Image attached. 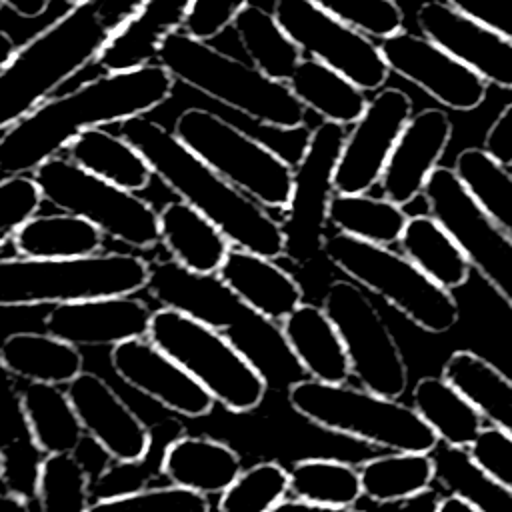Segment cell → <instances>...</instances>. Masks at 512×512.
<instances>
[{"mask_svg": "<svg viewBox=\"0 0 512 512\" xmlns=\"http://www.w3.org/2000/svg\"><path fill=\"white\" fill-rule=\"evenodd\" d=\"M174 76L160 64L106 72L76 90L50 96L0 136V174H32L60 154L82 130L146 116L174 90Z\"/></svg>", "mask_w": 512, "mask_h": 512, "instance_id": "obj_1", "label": "cell"}, {"mask_svg": "<svg viewBox=\"0 0 512 512\" xmlns=\"http://www.w3.org/2000/svg\"><path fill=\"white\" fill-rule=\"evenodd\" d=\"M118 126L120 134L146 156L154 176L214 222L232 246L268 258L286 254L288 234L268 208L210 168L172 130L148 116H134Z\"/></svg>", "mask_w": 512, "mask_h": 512, "instance_id": "obj_2", "label": "cell"}, {"mask_svg": "<svg viewBox=\"0 0 512 512\" xmlns=\"http://www.w3.org/2000/svg\"><path fill=\"white\" fill-rule=\"evenodd\" d=\"M144 0H82L28 38L0 68V130L98 58L110 36Z\"/></svg>", "mask_w": 512, "mask_h": 512, "instance_id": "obj_3", "label": "cell"}, {"mask_svg": "<svg viewBox=\"0 0 512 512\" xmlns=\"http://www.w3.org/2000/svg\"><path fill=\"white\" fill-rule=\"evenodd\" d=\"M156 62L174 80L258 124L276 130H296L306 122V108L294 96L288 82L274 80L254 64L232 58L184 30L172 32L162 42Z\"/></svg>", "mask_w": 512, "mask_h": 512, "instance_id": "obj_4", "label": "cell"}, {"mask_svg": "<svg viewBox=\"0 0 512 512\" xmlns=\"http://www.w3.org/2000/svg\"><path fill=\"white\" fill-rule=\"evenodd\" d=\"M148 338L228 412H252L266 398L268 380L262 370L206 320L174 306L158 308Z\"/></svg>", "mask_w": 512, "mask_h": 512, "instance_id": "obj_5", "label": "cell"}, {"mask_svg": "<svg viewBox=\"0 0 512 512\" xmlns=\"http://www.w3.org/2000/svg\"><path fill=\"white\" fill-rule=\"evenodd\" d=\"M288 402L308 422L392 452H434L436 432L414 406L366 388L312 378L288 386Z\"/></svg>", "mask_w": 512, "mask_h": 512, "instance_id": "obj_6", "label": "cell"}, {"mask_svg": "<svg viewBox=\"0 0 512 512\" xmlns=\"http://www.w3.org/2000/svg\"><path fill=\"white\" fill-rule=\"evenodd\" d=\"M150 282V264L130 252L82 258H2L0 308L66 304L98 296L136 294Z\"/></svg>", "mask_w": 512, "mask_h": 512, "instance_id": "obj_7", "label": "cell"}, {"mask_svg": "<svg viewBox=\"0 0 512 512\" xmlns=\"http://www.w3.org/2000/svg\"><path fill=\"white\" fill-rule=\"evenodd\" d=\"M320 248L352 282L378 294L418 328L442 334L458 322L460 308L452 290L434 282L404 254L342 232L324 236Z\"/></svg>", "mask_w": 512, "mask_h": 512, "instance_id": "obj_8", "label": "cell"}, {"mask_svg": "<svg viewBox=\"0 0 512 512\" xmlns=\"http://www.w3.org/2000/svg\"><path fill=\"white\" fill-rule=\"evenodd\" d=\"M172 132L198 158L268 210H288L294 198V166L272 146L216 112L182 110Z\"/></svg>", "mask_w": 512, "mask_h": 512, "instance_id": "obj_9", "label": "cell"}, {"mask_svg": "<svg viewBox=\"0 0 512 512\" xmlns=\"http://www.w3.org/2000/svg\"><path fill=\"white\" fill-rule=\"evenodd\" d=\"M32 178L42 200L92 222L104 236L140 250L160 242L158 212L150 202L84 170L68 156L48 158L32 172Z\"/></svg>", "mask_w": 512, "mask_h": 512, "instance_id": "obj_10", "label": "cell"}, {"mask_svg": "<svg viewBox=\"0 0 512 512\" xmlns=\"http://www.w3.org/2000/svg\"><path fill=\"white\" fill-rule=\"evenodd\" d=\"M322 308L342 336L352 376L370 392L400 398L408 386L404 354L362 286L350 280L332 282Z\"/></svg>", "mask_w": 512, "mask_h": 512, "instance_id": "obj_11", "label": "cell"}, {"mask_svg": "<svg viewBox=\"0 0 512 512\" xmlns=\"http://www.w3.org/2000/svg\"><path fill=\"white\" fill-rule=\"evenodd\" d=\"M422 196L430 214L456 238L470 266L512 308V238L484 212L454 168H434Z\"/></svg>", "mask_w": 512, "mask_h": 512, "instance_id": "obj_12", "label": "cell"}, {"mask_svg": "<svg viewBox=\"0 0 512 512\" xmlns=\"http://www.w3.org/2000/svg\"><path fill=\"white\" fill-rule=\"evenodd\" d=\"M272 14L294 44L366 92L384 88L388 64L372 38L344 24L314 0H276Z\"/></svg>", "mask_w": 512, "mask_h": 512, "instance_id": "obj_13", "label": "cell"}, {"mask_svg": "<svg viewBox=\"0 0 512 512\" xmlns=\"http://www.w3.org/2000/svg\"><path fill=\"white\" fill-rule=\"evenodd\" d=\"M412 100L400 88H380L346 132L332 170V190L362 194L380 182L390 152L412 118Z\"/></svg>", "mask_w": 512, "mask_h": 512, "instance_id": "obj_14", "label": "cell"}, {"mask_svg": "<svg viewBox=\"0 0 512 512\" xmlns=\"http://www.w3.org/2000/svg\"><path fill=\"white\" fill-rule=\"evenodd\" d=\"M388 70L422 88L450 110L478 108L488 92V82L456 60L424 34L400 30L378 42Z\"/></svg>", "mask_w": 512, "mask_h": 512, "instance_id": "obj_15", "label": "cell"}, {"mask_svg": "<svg viewBox=\"0 0 512 512\" xmlns=\"http://www.w3.org/2000/svg\"><path fill=\"white\" fill-rule=\"evenodd\" d=\"M110 364L130 388L174 414L200 418L214 408V398L148 336L112 346Z\"/></svg>", "mask_w": 512, "mask_h": 512, "instance_id": "obj_16", "label": "cell"}, {"mask_svg": "<svg viewBox=\"0 0 512 512\" xmlns=\"http://www.w3.org/2000/svg\"><path fill=\"white\" fill-rule=\"evenodd\" d=\"M422 34L466 64L488 84L512 88V40L472 20L444 0H428L416 12Z\"/></svg>", "mask_w": 512, "mask_h": 512, "instance_id": "obj_17", "label": "cell"}, {"mask_svg": "<svg viewBox=\"0 0 512 512\" xmlns=\"http://www.w3.org/2000/svg\"><path fill=\"white\" fill-rule=\"evenodd\" d=\"M66 394L78 414L84 434L116 462L138 460L150 446V426H146L114 388L94 372H80Z\"/></svg>", "mask_w": 512, "mask_h": 512, "instance_id": "obj_18", "label": "cell"}, {"mask_svg": "<svg viewBox=\"0 0 512 512\" xmlns=\"http://www.w3.org/2000/svg\"><path fill=\"white\" fill-rule=\"evenodd\" d=\"M152 314L138 296H98L56 304L44 318V330L74 346H116L148 336Z\"/></svg>", "mask_w": 512, "mask_h": 512, "instance_id": "obj_19", "label": "cell"}, {"mask_svg": "<svg viewBox=\"0 0 512 512\" xmlns=\"http://www.w3.org/2000/svg\"><path fill=\"white\" fill-rule=\"evenodd\" d=\"M452 122L440 108H424L406 122L380 178L384 198L406 206L422 194L428 176L438 168L448 142Z\"/></svg>", "mask_w": 512, "mask_h": 512, "instance_id": "obj_20", "label": "cell"}, {"mask_svg": "<svg viewBox=\"0 0 512 512\" xmlns=\"http://www.w3.org/2000/svg\"><path fill=\"white\" fill-rule=\"evenodd\" d=\"M274 260L276 258L232 246L216 276L218 282L258 318L280 324L302 304L304 292L298 280Z\"/></svg>", "mask_w": 512, "mask_h": 512, "instance_id": "obj_21", "label": "cell"}, {"mask_svg": "<svg viewBox=\"0 0 512 512\" xmlns=\"http://www.w3.org/2000/svg\"><path fill=\"white\" fill-rule=\"evenodd\" d=\"M192 0H144L110 36L96 64L104 72L136 70L158 60L162 42L184 28Z\"/></svg>", "mask_w": 512, "mask_h": 512, "instance_id": "obj_22", "label": "cell"}, {"mask_svg": "<svg viewBox=\"0 0 512 512\" xmlns=\"http://www.w3.org/2000/svg\"><path fill=\"white\" fill-rule=\"evenodd\" d=\"M280 336L308 378L344 384L352 376L342 336L322 306L302 302L280 322Z\"/></svg>", "mask_w": 512, "mask_h": 512, "instance_id": "obj_23", "label": "cell"}, {"mask_svg": "<svg viewBox=\"0 0 512 512\" xmlns=\"http://www.w3.org/2000/svg\"><path fill=\"white\" fill-rule=\"evenodd\" d=\"M158 228L174 262L194 276H214L232 248L224 232L184 200L162 206Z\"/></svg>", "mask_w": 512, "mask_h": 512, "instance_id": "obj_24", "label": "cell"}, {"mask_svg": "<svg viewBox=\"0 0 512 512\" xmlns=\"http://www.w3.org/2000/svg\"><path fill=\"white\" fill-rule=\"evenodd\" d=\"M240 472V454L210 436L180 434L166 448L162 462V476L170 484L206 496L222 494Z\"/></svg>", "mask_w": 512, "mask_h": 512, "instance_id": "obj_25", "label": "cell"}, {"mask_svg": "<svg viewBox=\"0 0 512 512\" xmlns=\"http://www.w3.org/2000/svg\"><path fill=\"white\" fill-rule=\"evenodd\" d=\"M64 152L74 164L130 192L148 188L154 176L146 156L128 138L112 134L104 126L82 130Z\"/></svg>", "mask_w": 512, "mask_h": 512, "instance_id": "obj_26", "label": "cell"}, {"mask_svg": "<svg viewBox=\"0 0 512 512\" xmlns=\"http://www.w3.org/2000/svg\"><path fill=\"white\" fill-rule=\"evenodd\" d=\"M0 362L16 378L42 384H70L84 366L78 346L50 332H14L0 344Z\"/></svg>", "mask_w": 512, "mask_h": 512, "instance_id": "obj_27", "label": "cell"}, {"mask_svg": "<svg viewBox=\"0 0 512 512\" xmlns=\"http://www.w3.org/2000/svg\"><path fill=\"white\" fill-rule=\"evenodd\" d=\"M412 404L448 448H470L484 428L480 410L444 376L420 378L412 392Z\"/></svg>", "mask_w": 512, "mask_h": 512, "instance_id": "obj_28", "label": "cell"}, {"mask_svg": "<svg viewBox=\"0 0 512 512\" xmlns=\"http://www.w3.org/2000/svg\"><path fill=\"white\" fill-rule=\"evenodd\" d=\"M288 86L300 104L316 112L324 122L354 124L368 104L366 90L310 56L300 60L288 78Z\"/></svg>", "mask_w": 512, "mask_h": 512, "instance_id": "obj_29", "label": "cell"}, {"mask_svg": "<svg viewBox=\"0 0 512 512\" xmlns=\"http://www.w3.org/2000/svg\"><path fill=\"white\" fill-rule=\"evenodd\" d=\"M12 244L24 258H82L102 252L104 232L68 212L34 214L16 230Z\"/></svg>", "mask_w": 512, "mask_h": 512, "instance_id": "obj_30", "label": "cell"}, {"mask_svg": "<svg viewBox=\"0 0 512 512\" xmlns=\"http://www.w3.org/2000/svg\"><path fill=\"white\" fill-rule=\"evenodd\" d=\"M398 244L408 260L446 290L468 282L472 266L464 250L432 214L410 216Z\"/></svg>", "mask_w": 512, "mask_h": 512, "instance_id": "obj_31", "label": "cell"}, {"mask_svg": "<svg viewBox=\"0 0 512 512\" xmlns=\"http://www.w3.org/2000/svg\"><path fill=\"white\" fill-rule=\"evenodd\" d=\"M20 400L30 436L44 456L76 452L84 430L66 390L56 384L28 382L20 390Z\"/></svg>", "mask_w": 512, "mask_h": 512, "instance_id": "obj_32", "label": "cell"}, {"mask_svg": "<svg viewBox=\"0 0 512 512\" xmlns=\"http://www.w3.org/2000/svg\"><path fill=\"white\" fill-rule=\"evenodd\" d=\"M442 376L466 394L492 426L512 436V380L492 362L472 350L448 356Z\"/></svg>", "mask_w": 512, "mask_h": 512, "instance_id": "obj_33", "label": "cell"}, {"mask_svg": "<svg viewBox=\"0 0 512 512\" xmlns=\"http://www.w3.org/2000/svg\"><path fill=\"white\" fill-rule=\"evenodd\" d=\"M408 218L410 216L400 204L388 198L368 196L366 192H332L324 212V220L330 222L338 232L380 246L398 242Z\"/></svg>", "mask_w": 512, "mask_h": 512, "instance_id": "obj_34", "label": "cell"}, {"mask_svg": "<svg viewBox=\"0 0 512 512\" xmlns=\"http://www.w3.org/2000/svg\"><path fill=\"white\" fill-rule=\"evenodd\" d=\"M232 28L250 64L274 80L288 82L304 58L302 50L284 32L276 16L256 4H246L236 14Z\"/></svg>", "mask_w": 512, "mask_h": 512, "instance_id": "obj_35", "label": "cell"}, {"mask_svg": "<svg viewBox=\"0 0 512 512\" xmlns=\"http://www.w3.org/2000/svg\"><path fill=\"white\" fill-rule=\"evenodd\" d=\"M432 452H390L360 466L362 496L376 504H394L430 490L438 466Z\"/></svg>", "mask_w": 512, "mask_h": 512, "instance_id": "obj_36", "label": "cell"}, {"mask_svg": "<svg viewBox=\"0 0 512 512\" xmlns=\"http://www.w3.org/2000/svg\"><path fill=\"white\" fill-rule=\"evenodd\" d=\"M10 432V448L2 456L4 462V480L10 482V490L28 494L34 492L36 472L40 466L42 454L28 430L20 390L14 388L12 374L0 362V450L8 442Z\"/></svg>", "mask_w": 512, "mask_h": 512, "instance_id": "obj_37", "label": "cell"}, {"mask_svg": "<svg viewBox=\"0 0 512 512\" xmlns=\"http://www.w3.org/2000/svg\"><path fill=\"white\" fill-rule=\"evenodd\" d=\"M454 172L484 208V212L512 238V174L484 148H464Z\"/></svg>", "mask_w": 512, "mask_h": 512, "instance_id": "obj_38", "label": "cell"}, {"mask_svg": "<svg viewBox=\"0 0 512 512\" xmlns=\"http://www.w3.org/2000/svg\"><path fill=\"white\" fill-rule=\"evenodd\" d=\"M184 434L182 424L176 420H162L150 426V446L146 454L138 460L128 462H112L100 470V474L92 480L90 494L92 502L102 498H112L136 490L150 488L156 478L162 476V462L166 448L174 438Z\"/></svg>", "mask_w": 512, "mask_h": 512, "instance_id": "obj_39", "label": "cell"}, {"mask_svg": "<svg viewBox=\"0 0 512 512\" xmlns=\"http://www.w3.org/2000/svg\"><path fill=\"white\" fill-rule=\"evenodd\" d=\"M288 478L290 494L314 504L354 506L362 496L360 472L334 458H302L292 464Z\"/></svg>", "mask_w": 512, "mask_h": 512, "instance_id": "obj_40", "label": "cell"}, {"mask_svg": "<svg viewBox=\"0 0 512 512\" xmlns=\"http://www.w3.org/2000/svg\"><path fill=\"white\" fill-rule=\"evenodd\" d=\"M92 476L74 452L46 454L40 460L34 494L40 512H88Z\"/></svg>", "mask_w": 512, "mask_h": 512, "instance_id": "obj_41", "label": "cell"}, {"mask_svg": "<svg viewBox=\"0 0 512 512\" xmlns=\"http://www.w3.org/2000/svg\"><path fill=\"white\" fill-rule=\"evenodd\" d=\"M288 492V470L272 460L258 462L242 470L220 494L218 512H272Z\"/></svg>", "mask_w": 512, "mask_h": 512, "instance_id": "obj_42", "label": "cell"}, {"mask_svg": "<svg viewBox=\"0 0 512 512\" xmlns=\"http://www.w3.org/2000/svg\"><path fill=\"white\" fill-rule=\"evenodd\" d=\"M88 512H210L206 494L174 484L94 500Z\"/></svg>", "mask_w": 512, "mask_h": 512, "instance_id": "obj_43", "label": "cell"}, {"mask_svg": "<svg viewBox=\"0 0 512 512\" xmlns=\"http://www.w3.org/2000/svg\"><path fill=\"white\" fill-rule=\"evenodd\" d=\"M320 8L366 34L384 40L402 30L404 12L396 0H314Z\"/></svg>", "mask_w": 512, "mask_h": 512, "instance_id": "obj_44", "label": "cell"}, {"mask_svg": "<svg viewBox=\"0 0 512 512\" xmlns=\"http://www.w3.org/2000/svg\"><path fill=\"white\" fill-rule=\"evenodd\" d=\"M472 468L512 494V436L496 426L482 428L468 448Z\"/></svg>", "mask_w": 512, "mask_h": 512, "instance_id": "obj_45", "label": "cell"}, {"mask_svg": "<svg viewBox=\"0 0 512 512\" xmlns=\"http://www.w3.org/2000/svg\"><path fill=\"white\" fill-rule=\"evenodd\" d=\"M42 204V194L32 174L0 178V246L32 218Z\"/></svg>", "mask_w": 512, "mask_h": 512, "instance_id": "obj_46", "label": "cell"}, {"mask_svg": "<svg viewBox=\"0 0 512 512\" xmlns=\"http://www.w3.org/2000/svg\"><path fill=\"white\" fill-rule=\"evenodd\" d=\"M250 4V0H192L184 22V32L210 42L232 26L236 14Z\"/></svg>", "mask_w": 512, "mask_h": 512, "instance_id": "obj_47", "label": "cell"}, {"mask_svg": "<svg viewBox=\"0 0 512 512\" xmlns=\"http://www.w3.org/2000/svg\"><path fill=\"white\" fill-rule=\"evenodd\" d=\"M472 20L512 40V0H444Z\"/></svg>", "mask_w": 512, "mask_h": 512, "instance_id": "obj_48", "label": "cell"}, {"mask_svg": "<svg viewBox=\"0 0 512 512\" xmlns=\"http://www.w3.org/2000/svg\"><path fill=\"white\" fill-rule=\"evenodd\" d=\"M482 148L500 164L512 166V100L490 124Z\"/></svg>", "mask_w": 512, "mask_h": 512, "instance_id": "obj_49", "label": "cell"}, {"mask_svg": "<svg viewBox=\"0 0 512 512\" xmlns=\"http://www.w3.org/2000/svg\"><path fill=\"white\" fill-rule=\"evenodd\" d=\"M272 512H364L354 506H328V504H314L300 498H284L276 504Z\"/></svg>", "mask_w": 512, "mask_h": 512, "instance_id": "obj_50", "label": "cell"}, {"mask_svg": "<svg viewBox=\"0 0 512 512\" xmlns=\"http://www.w3.org/2000/svg\"><path fill=\"white\" fill-rule=\"evenodd\" d=\"M440 494L436 490H426L414 498H408L404 502H400L396 512H438L440 506Z\"/></svg>", "mask_w": 512, "mask_h": 512, "instance_id": "obj_51", "label": "cell"}, {"mask_svg": "<svg viewBox=\"0 0 512 512\" xmlns=\"http://www.w3.org/2000/svg\"><path fill=\"white\" fill-rule=\"evenodd\" d=\"M50 0H4V6H8L16 16L34 20L42 16L48 10Z\"/></svg>", "mask_w": 512, "mask_h": 512, "instance_id": "obj_52", "label": "cell"}, {"mask_svg": "<svg viewBox=\"0 0 512 512\" xmlns=\"http://www.w3.org/2000/svg\"><path fill=\"white\" fill-rule=\"evenodd\" d=\"M438 512H484V510L466 494L452 492L440 500Z\"/></svg>", "mask_w": 512, "mask_h": 512, "instance_id": "obj_53", "label": "cell"}, {"mask_svg": "<svg viewBox=\"0 0 512 512\" xmlns=\"http://www.w3.org/2000/svg\"><path fill=\"white\" fill-rule=\"evenodd\" d=\"M0 512H30L28 496L14 490L0 492Z\"/></svg>", "mask_w": 512, "mask_h": 512, "instance_id": "obj_54", "label": "cell"}, {"mask_svg": "<svg viewBox=\"0 0 512 512\" xmlns=\"http://www.w3.org/2000/svg\"><path fill=\"white\" fill-rule=\"evenodd\" d=\"M16 44H14V40H12V36L6 32V30H2L0 28V68L12 58V54L16 52Z\"/></svg>", "mask_w": 512, "mask_h": 512, "instance_id": "obj_55", "label": "cell"}, {"mask_svg": "<svg viewBox=\"0 0 512 512\" xmlns=\"http://www.w3.org/2000/svg\"><path fill=\"white\" fill-rule=\"evenodd\" d=\"M60 2H64V4H68V6H74V4H78V2H82V0H60Z\"/></svg>", "mask_w": 512, "mask_h": 512, "instance_id": "obj_56", "label": "cell"}, {"mask_svg": "<svg viewBox=\"0 0 512 512\" xmlns=\"http://www.w3.org/2000/svg\"><path fill=\"white\" fill-rule=\"evenodd\" d=\"M0 480H4V462H2V456H0Z\"/></svg>", "mask_w": 512, "mask_h": 512, "instance_id": "obj_57", "label": "cell"}, {"mask_svg": "<svg viewBox=\"0 0 512 512\" xmlns=\"http://www.w3.org/2000/svg\"><path fill=\"white\" fill-rule=\"evenodd\" d=\"M2 6H4V0H0V10H2Z\"/></svg>", "mask_w": 512, "mask_h": 512, "instance_id": "obj_58", "label": "cell"}]
</instances>
